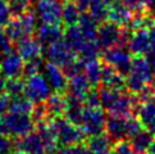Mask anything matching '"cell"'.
Segmentation results:
<instances>
[{
  "mask_svg": "<svg viewBox=\"0 0 155 154\" xmlns=\"http://www.w3.org/2000/svg\"><path fill=\"white\" fill-rule=\"evenodd\" d=\"M101 85L105 87H110V89H115V90H124L126 79H124V76L118 73L112 65L103 62Z\"/></svg>",
  "mask_w": 155,
  "mask_h": 154,
  "instance_id": "24",
  "label": "cell"
},
{
  "mask_svg": "<svg viewBox=\"0 0 155 154\" xmlns=\"http://www.w3.org/2000/svg\"><path fill=\"white\" fill-rule=\"evenodd\" d=\"M46 58L50 63L63 69L74 63L78 59V55L64 40H60L46 46Z\"/></svg>",
  "mask_w": 155,
  "mask_h": 154,
  "instance_id": "6",
  "label": "cell"
},
{
  "mask_svg": "<svg viewBox=\"0 0 155 154\" xmlns=\"http://www.w3.org/2000/svg\"><path fill=\"white\" fill-rule=\"evenodd\" d=\"M142 125L138 121L137 117H128L127 118V140H130L131 137H134L136 134H138L142 130Z\"/></svg>",
  "mask_w": 155,
  "mask_h": 154,
  "instance_id": "37",
  "label": "cell"
},
{
  "mask_svg": "<svg viewBox=\"0 0 155 154\" xmlns=\"http://www.w3.org/2000/svg\"><path fill=\"white\" fill-rule=\"evenodd\" d=\"M35 108V104L32 103L27 96L25 95H18L12 98L10 100V107L9 112L12 113H19V114H32Z\"/></svg>",
  "mask_w": 155,
  "mask_h": 154,
  "instance_id": "31",
  "label": "cell"
},
{
  "mask_svg": "<svg viewBox=\"0 0 155 154\" xmlns=\"http://www.w3.org/2000/svg\"><path fill=\"white\" fill-rule=\"evenodd\" d=\"M86 146L90 149L91 154H108L112 152V140L107 134H100L96 136H88L85 140Z\"/></svg>",
  "mask_w": 155,
  "mask_h": 154,
  "instance_id": "25",
  "label": "cell"
},
{
  "mask_svg": "<svg viewBox=\"0 0 155 154\" xmlns=\"http://www.w3.org/2000/svg\"><path fill=\"white\" fill-rule=\"evenodd\" d=\"M135 113L142 127L155 135V99L145 103H138Z\"/></svg>",
  "mask_w": 155,
  "mask_h": 154,
  "instance_id": "19",
  "label": "cell"
},
{
  "mask_svg": "<svg viewBox=\"0 0 155 154\" xmlns=\"http://www.w3.org/2000/svg\"><path fill=\"white\" fill-rule=\"evenodd\" d=\"M36 30V15L28 12L19 17L10 18L4 26V32L13 42H18L26 37H30Z\"/></svg>",
  "mask_w": 155,
  "mask_h": 154,
  "instance_id": "3",
  "label": "cell"
},
{
  "mask_svg": "<svg viewBox=\"0 0 155 154\" xmlns=\"http://www.w3.org/2000/svg\"><path fill=\"white\" fill-rule=\"evenodd\" d=\"M149 86L151 87V90H153V94L155 95V76L151 79V81H150V84H149Z\"/></svg>",
  "mask_w": 155,
  "mask_h": 154,
  "instance_id": "50",
  "label": "cell"
},
{
  "mask_svg": "<svg viewBox=\"0 0 155 154\" xmlns=\"http://www.w3.org/2000/svg\"><path fill=\"white\" fill-rule=\"evenodd\" d=\"M80 13H81L80 9L76 5L74 2H72V0L64 2L63 8H62V22H63V25L65 27L78 25V21H80V17H81Z\"/></svg>",
  "mask_w": 155,
  "mask_h": 154,
  "instance_id": "29",
  "label": "cell"
},
{
  "mask_svg": "<svg viewBox=\"0 0 155 154\" xmlns=\"http://www.w3.org/2000/svg\"><path fill=\"white\" fill-rule=\"evenodd\" d=\"M12 154H27V153H25V152H22V150H15V152H13Z\"/></svg>",
  "mask_w": 155,
  "mask_h": 154,
  "instance_id": "51",
  "label": "cell"
},
{
  "mask_svg": "<svg viewBox=\"0 0 155 154\" xmlns=\"http://www.w3.org/2000/svg\"><path fill=\"white\" fill-rule=\"evenodd\" d=\"M145 58H146V60H147L149 65H150V69H151L153 75L155 76V49H150V50L146 53Z\"/></svg>",
  "mask_w": 155,
  "mask_h": 154,
  "instance_id": "45",
  "label": "cell"
},
{
  "mask_svg": "<svg viewBox=\"0 0 155 154\" xmlns=\"http://www.w3.org/2000/svg\"><path fill=\"white\" fill-rule=\"evenodd\" d=\"M108 154H110V153H108Z\"/></svg>",
  "mask_w": 155,
  "mask_h": 154,
  "instance_id": "52",
  "label": "cell"
},
{
  "mask_svg": "<svg viewBox=\"0 0 155 154\" xmlns=\"http://www.w3.org/2000/svg\"><path fill=\"white\" fill-rule=\"evenodd\" d=\"M45 77L49 82V85H50L55 91L65 92L68 79L60 67H58V65H55L50 62H48L45 64Z\"/></svg>",
  "mask_w": 155,
  "mask_h": 154,
  "instance_id": "21",
  "label": "cell"
},
{
  "mask_svg": "<svg viewBox=\"0 0 155 154\" xmlns=\"http://www.w3.org/2000/svg\"><path fill=\"white\" fill-rule=\"evenodd\" d=\"M149 36H150V44H151V49H155V22L149 27Z\"/></svg>",
  "mask_w": 155,
  "mask_h": 154,
  "instance_id": "46",
  "label": "cell"
},
{
  "mask_svg": "<svg viewBox=\"0 0 155 154\" xmlns=\"http://www.w3.org/2000/svg\"><path fill=\"white\" fill-rule=\"evenodd\" d=\"M14 148L17 150H22L27 154H45V146L41 140L40 135L36 131L30 132L25 136L15 137L14 140Z\"/></svg>",
  "mask_w": 155,
  "mask_h": 154,
  "instance_id": "12",
  "label": "cell"
},
{
  "mask_svg": "<svg viewBox=\"0 0 155 154\" xmlns=\"http://www.w3.org/2000/svg\"><path fill=\"white\" fill-rule=\"evenodd\" d=\"M46 112L49 118H58L64 116L65 108H67V99H65V94L60 91H55L46 99L45 102Z\"/></svg>",
  "mask_w": 155,
  "mask_h": 154,
  "instance_id": "23",
  "label": "cell"
},
{
  "mask_svg": "<svg viewBox=\"0 0 155 154\" xmlns=\"http://www.w3.org/2000/svg\"><path fill=\"white\" fill-rule=\"evenodd\" d=\"M9 5L12 14L14 17H19V15L31 12L32 0H9Z\"/></svg>",
  "mask_w": 155,
  "mask_h": 154,
  "instance_id": "35",
  "label": "cell"
},
{
  "mask_svg": "<svg viewBox=\"0 0 155 154\" xmlns=\"http://www.w3.org/2000/svg\"><path fill=\"white\" fill-rule=\"evenodd\" d=\"M105 112L101 107H85L81 129L86 136H96L105 131Z\"/></svg>",
  "mask_w": 155,
  "mask_h": 154,
  "instance_id": "7",
  "label": "cell"
},
{
  "mask_svg": "<svg viewBox=\"0 0 155 154\" xmlns=\"http://www.w3.org/2000/svg\"><path fill=\"white\" fill-rule=\"evenodd\" d=\"M25 69V60L18 53H9L4 55L0 71L4 75L5 79H17V77L23 76Z\"/></svg>",
  "mask_w": 155,
  "mask_h": 154,
  "instance_id": "13",
  "label": "cell"
},
{
  "mask_svg": "<svg viewBox=\"0 0 155 154\" xmlns=\"http://www.w3.org/2000/svg\"><path fill=\"white\" fill-rule=\"evenodd\" d=\"M105 134L113 144L122 140H127V118L109 116L105 122Z\"/></svg>",
  "mask_w": 155,
  "mask_h": 154,
  "instance_id": "16",
  "label": "cell"
},
{
  "mask_svg": "<svg viewBox=\"0 0 155 154\" xmlns=\"http://www.w3.org/2000/svg\"><path fill=\"white\" fill-rule=\"evenodd\" d=\"M25 80L22 77L17 79H7V86H5V94H8L10 98L23 95L25 91Z\"/></svg>",
  "mask_w": 155,
  "mask_h": 154,
  "instance_id": "34",
  "label": "cell"
},
{
  "mask_svg": "<svg viewBox=\"0 0 155 154\" xmlns=\"http://www.w3.org/2000/svg\"><path fill=\"white\" fill-rule=\"evenodd\" d=\"M147 154H155V136H154V140L151 142L150 148H149V150H147Z\"/></svg>",
  "mask_w": 155,
  "mask_h": 154,
  "instance_id": "49",
  "label": "cell"
},
{
  "mask_svg": "<svg viewBox=\"0 0 155 154\" xmlns=\"http://www.w3.org/2000/svg\"><path fill=\"white\" fill-rule=\"evenodd\" d=\"M64 41L68 44V45L73 49L76 53H78L82 48L86 45L87 40L86 36L84 35V32L80 28L78 25H74V26H69L65 28L64 31Z\"/></svg>",
  "mask_w": 155,
  "mask_h": 154,
  "instance_id": "26",
  "label": "cell"
},
{
  "mask_svg": "<svg viewBox=\"0 0 155 154\" xmlns=\"http://www.w3.org/2000/svg\"><path fill=\"white\" fill-rule=\"evenodd\" d=\"M64 28L62 25H42L36 31V38L42 46H49L51 44L63 40Z\"/></svg>",
  "mask_w": 155,
  "mask_h": 154,
  "instance_id": "18",
  "label": "cell"
},
{
  "mask_svg": "<svg viewBox=\"0 0 155 154\" xmlns=\"http://www.w3.org/2000/svg\"><path fill=\"white\" fill-rule=\"evenodd\" d=\"M108 0H91L88 14L100 25L103 22L108 21Z\"/></svg>",
  "mask_w": 155,
  "mask_h": 154,
  "instance_id": "32",
  "label": "cell"
},
{
  "mask_svg": "<svg viewBox=\"0 0 155 154\" xmlns=\"http://www.w3.org/2000/svg\"><path fill=\"white\" fill-rule=\"evenodd\" d=\"M7 134H8V131H7V127H5L4 119H3V117H0V136H4Z\"/></svg>",
  "mask_w": 155,
  "mask_h": 154,
  "instance_id": "47",
  "label": "cell"
},
{
  "mask_svg": "<svg viewBox=\"0 0 155 154\" xmlns=\"http://www.w3.org/2000/svg\"><path fill=\"white\" fill-rule=\"evenodd\" d=\"M10 98L8 94H2L0 95V117H3L5 113L9 112V107H10Z\"/></svg>",
  "mask_w": 155,
  "mask_h": 154,
  "instance_id": "44",
  "label": "cell"
},
{
  "mask_svg": "<svg viewBox=\"0 0 155 154\" xmlns=\"http://www.w3.org/2000/svg\"><path fill=\"white\" fill-rule=\"evenodd\" d=\"M15 50L23 58L25 62H27V60L42 58L44 46L37 41V38H32L30 36L15 42Z\"/></svg>",
  "mask_w": 155,
  "mask_h": 154,
  "instance_id": "17",
  "label": "cell"
},
{
  "mask_svg": "<svg viewBox=\"0 0 155 154\" xmlns=\"http://www.w3.org/2000/svg\"><path fill=\"white\" fill-rule=\"evenodd\" d=\"M3 119H4L8 134L14 137H21L32 132V130L35 129V125H36L32 116L30 114H19V113L8 112V114H5Z\"/></svg>",
  "mask_w": 155,
  "mask_h": 154,
  "instance_id": "8",
  "label": "cell"
},
{
  "mask_svg": "<svg viewBox=\"0 0 155 154\" xmlns=\"http://www.w3.org/2000/svg\"><path fill=\"white\" fill-rule=\"evenodd\" d=\"M78 26L84 32V35L86 36L87 40L94 41L97 38V27L99 23L94 19L88 13H82L80 21H78Z\"/></svg>",
  "mask_w": 155,
  "mask_h": 154,
  "instance_id": "30",
  "label": "cell"
},
{
  "mask_svg": "<svg viewBox=\"0 0 155 154\" xmlns=\"http://www.w3.org/2000/svg\"><path fill=\"white\" fill-rule=\"evenodd\" d=\"M85 103L87 107H101V102H100V95H99V90H96L95 87L90 90V92L87 94Z\"/></svg>",
  "mask_w": 155,
  "mask_h": 154,
  "instance_id": "42",
  "label": "cell"
},
{
  "mask_svg": "<svg viewBox=\"0 0 155 154\" xmlns=\"http://www.w3.org/2000/svg\"><path fill=\"white\" fill-rule=\"evenodd\" d=\"M108 21L126 27L128 26L132 18V12L122 0H108Z\"/></svg>",
  "mask_w": 155,
  "mask_h": 154,
  "instance_id": "14",
  "label": "cell"
},
{
  "mask_svg": "<svg viewBox=\"0 0 155 154\" xmlns=\"http://www.w3.org/2000/svg\"><path fill=\"white\" fill-rule=\"evenodd\" d=\"M127 48L130 49L132 55H146V53L151 49L149 30L140 28V30L132 31Z\"/></svg>",
  "mask_w": 155,
  "mask_h": 154,
  "instance_id": "15",
  "label": "cell"
},
{
  "mask_svg": "<svg viewBox=\"0 0 155 154\" xmlns=\"http://www.w3.org/2000/svg\"><path fill=\"white\" fill-rule=\"evenodd\" d=\"M153 72L146 58L143 55H134L131 71L126 79V89L132 94L137 95L146 86H149Z\"/></svg>",
  "mask_w": 155,
  "mask_h": 154,
  "instance_id": "1",
  "label": "cell"
},
{
  "mask_svg": "<svg viewBox=\"0 0 155 154\" xmlns=\"http://www.w3.org/2000/svg\"><path fill=\"white\" fill-rule=\"evenodd\" d=\"M12 10H10L9 0H0V26H5L10 19Z\"/></svg>",
  "mask_w": 155,
  "mask_h": 154,
  "instance_id": "39",
  "label": "cell"
},
{
  "mask_svg": "<svg viewBox=\"0 0 155 154\" xmlns=\"http://www.w3.org/2000/svg\"><path fill=\"white\" fill-rule=\"evenodd\" d=\"M103 62L117 71L122 76H128L131 71V64H132V53L130 52L128 48L126 46H113L110 49L104 50L101 54Z\"/></svg>",
  "mask_w": 155,
  "mask_h": 154,
  "instance_id": "4",
  "label": "cell"
},
{
  "mask_svg": "<svg viewBox=\"0 0 155 154\" xmlns=\"http://www.w3.org/2000/svg\"><path fill=\"white\" fill-rule=\"evenodd\" d=\"M53 126L58 137V142L62 148L73 146L81 142H85L86 135L80 126L71 123L64 117H58L53 119Z\"/></svg>",
  "mask_w": 155,
  "mask_h": 154,
  "instance_id": "2",
  "label": "cell"
},
{
  "mask_svg": "<svg viewBox=\"0 0 155 154\" xmlns=\"http://www.w3.org/2000/svg\"><path fill=\"white\" fill-rule=\"evenodd\" d=\"M84 64V72L87 77L88 82L91 84L92 87H96L101 84V71H103V62L97 59H92L88 62L82 63Z\"/></svg>",
  "mask_w": 155,
  "mask_h": 154,
  "instance_id": "28",
  "label": "cell"
},
{
  "mask_svg": "<svg viewBox=\"0 0 155 154\" xmlns=\"http://www.w3.org/2000/svg\"><path fill=\"white\" fill-rule=\"evenodd\" d=\"M36 15L42 25H62L60 0H36Z\"/></svg>",
  "mask_w": 155,
  "mask_h": 154,
  "instance_id": "9",
  "label": "cell"
},
{
  "mask_svg": "<svg viewBox=\"0 0 155 154\" xmlns=\"http://www.w3.org/2000/svg\"><path fill=\"white\" fill-rule=\"evenodd\" d=\"M122 26H118L110 21H105L97 27V38L96 41L103 50H107L113 46H118L119 37L122 34Z\"/></svg>",
  "mask_w": 155,
  "mask_h": 154,
  "instance_id": "10",
  "label": "cell"
},
{
  "mask_svg": "<svg viewBox=\"0 0 155 154\" xmlns=\"http://www.w3.org/2000/svg\"><path fill=\"white\" fill-rule=\"evenodd\" d=\"M113 152H114V154H136L135 150L132 149L130 141H127V140H122V141L115 142L113 145Z\"/></svg>",
  "mask_w": 155,
  "mask_h": 154,
  "instance_id": "41",
  "label": "cell"
},
{
  "mask_svg": "<svg viewBox=\"0 0 155 154\" xmlns=\"http://www.w3.org/2000/svg\"><path fill=\"white\" fill-rule=\"evenodd\" d=\"M55 154H91L90 149L86 146L85 142L77 144L73 146H65L62 149H58V152Z\"/></svg>",
  "mask_w": 155,
  "mask_h": 154,
  "instance_id": "38",
  "label": "cell"
},
{
  "mask_svg": "<svg viewBox=\"0 0 155 154\" xmlns=\"http://www.w3.org/2000/svg\"><path fill=\"white\" fill-rule=\"evenodd\" d=\"M35 129H36V132L41 137L46 153H49V154L57 153L59 142H58V137H57V134H55V130L53 126V119L48 118L45 121L36 122Z\"/></svg>",
  "mask_w": 155,
  "mask_h": 154,
  "instance_id": "11",
  "label": "cell"
},
{
  "mask_svg": "<svg viewBox=\"0 0 155 154\" xmlns=\"http://www.w3.org/2000/svg\"><path fill=\"white\" fill-rule=\"evenodd\" d=\"M100 45L96 40L94 41H87L86 45L81 49V50L77 53L78 55V59L81 60L82 63L88 62V60H92V59H97L101 55L100 54Z\"/></svg>",
  "mask_w": 155,
  "mask_h": 154,
  "instance_id": "33",
  "label": "cell"
},
{
  "mask_svg": "<svg viewBox=\"0 0 155 154\" xmlns=\"http://www.w3.org/2000/svg\"><path fill=\"white\" fill-rule=\"evenodd\" d=\"M14 148V142L10 141L7 136H0V154H12V150Z\"/></svg>",
  "mask_w": 155,
  "mask_h": 154,
  "instance_id": "43",
  "label": "cell"
},
{
  "mask_svg": "<svg viewBox=\"0 0 155 154\" xmlns=\"http://www.w3.org/2000/svg\"><path fill=\"white\" fill-rule=\"evenodd\" d=\"M91 84L88 82L87 77L82 73H78L73 77L68 79V84H67V89L65 92L69 95H73L76 98L81 99L82 102L85 103V99L87 96V94L91 90Z\"/></svg>",
  "mask_w": 155,
  "mask_h": 154,
  "instance_id": "20",
  "label": "cell"
},
{
  "mask_svg": "<svg viewBox=\"0 0 155 154\" xmlns=\"http://www.w3.org/2000/svg\"><path fill=\"white\" fill-rule=\"evenodd\" d=\"M5 86H7V79L0 76V95L5 94Z\"/></svg>",
  "mask_w": 155,
  "mask_h": 154,
  "instance_id": "48",
  "label": "cell"
},
{
  "mask_svg": "<svg viewBox=\"0 0 155 154\" xmlns=\"http://www.w3.org/2000/svg\"><path fill=\"white\" fill-rule=\"evenodd\" d=\"M23 95L28 98L34 104L45 103L46 99L51 95V86L49 85L45 76L37 73L35 76L27 77Z\"/></svg>",
  "mask_w": 155,
  "mask_h": 154,
  "instance_id": "5",
  "label": "cell"
},
{
  "mask_svg": "<svg viewBox=\"0 0 155 154\" xmlns=\"http://www.w3.org/2000/svg\"><path fill=\"white\" fill-rule=\"evenodd\" d=\"M65 99H67V108H65V112H64V118L68 119L71 123L81 127L84 112H85L84 102L69 94H65Z\"/></svg>",
  "mask_w": 155,
  "mask_h": 154,
  "instance_id": "22",
  "label": "cell"
},
{
  "mask_svg": "<svg viewBox=\"0 0 155 154\" xmlns=\"http://www.w3.org/2000/svg\"><path fill=\"white\" fill-rule=\"evenodd\" d=\"M41 67H42V58L27 60V62H25L23 76L27 79V77H31V76H35L37 73H40Z\"/></svg>",
  "mask_w": 155,
  "mask_h": 154,
  "instance_id": "36",
  "label": "cell"
},
{
  "mask_svg": "<svg viewBox=\"0 0 155 154\" xmlns=\"http://www.w3.org/2000/svg\"><path fill=\"white\" fill-rule=\"evenodd\" d=\"M154 136L155 135H153L150 131L142 129L140 132L136 134L134 137H131L128 141L136 154H145V153H147L149 148L151 145Z\"/></svg>",
  "mask_w": 155,
  "mask_h": 154,
  "instance_id": "27",
  "label": "cell"
},
{
  "mask_svg": "<svg viewBox=\"0 0 155 154\" xmlns=\"http://www.w3.org/2000/svg\"><path fill=\"white\" fill-rule=\"evenodd\" d=\"M12 48H13V41L8 37L4 30H0V54L7 55V54L12 53Z\"/></svg>",
  "mask_w": 155,
  "mask_h": 154,
  "instance_id": "40",
  "label": "cell"
}]
</instances>
